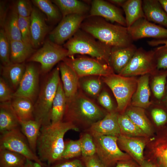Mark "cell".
I'll use <instances>...</instances> for the list:
<instances>
[{
	"mask_svg": "<svg viewBox=\"0 0 167 167\" xmlns=\"http://www.w3.org/2000/svg\"><path fill=\"white\" fill-rule=\"evenodd\" d=\"M70 130L79 131L69 122L62 121L41 126L36 149L37 154L41 162H46L49 166L62 160L65 146L64 136Z\"/></svg>",
	"mask_w": 167,
	"mask_h": 167,
	"instance_id": "6da1fadb",
	"label": "cell"
},
{
	"mask_svg": "<svg viewBox=\"0 0 167 167\" xmlns=\"http://www.w3.org/2000/svg\"><path fill=\"white\" fill-rule=\"evenodd\" d=\"M80 29L111 47H126L133 44L126 27L111 23L100 17L87 16Z\"/></svg>",
	"mask_w": 167,
	"mask_h": 167,
	"instance_id": "7a4b0ae2",
	"label": "cell"
},
{
	"mask_svg": "<svg viewBox=\"0 0 167 167\" xmlns=\"http://www.w3.org/2000/svg\"><path fill=\"white\" fill-rule=\"evenodd\" d=\"M107 113L92 101L80 97L76 101L67 100L62 121L71 122L79 131H86Z\"/></svg>",
	"mask_w": 167,
	"mask_h": 167,
	"instance_id": "3957f363",
	"label": "cell"
},
{
	"mask_svg": "<svg viewBox=\"0 0 167 167\" xmlns=\"http://www.w3.org/2000/svg\"><path fill=\"white\" fill-rule=\"evenodd\" d=\"M64 47L68 51V57L86 54L110 65L112 47L80 28L64 44Z\"/></svg>",
	"mask_w": 167,
	"mask_h": 167,
	"instance_id": "277c9868",
	"label": "cell"
},
{
	"mask_svg": "<svg viewBox=\"0 0 167 167\" xmlns=\"http://www.w3.org/2000/svg\"><path fill=\"white\" fill-rule=\"evenodd\" d=\"M59 66L55 68L44 81L34 105V120L42 126L51 124L50 113L53 102L60 81Z\"/></svg>",
	"mask_w": 167,
	"mask_h": 167,
	"instance_id": "5b68a950",
	"label": "cell"
},
{
	"mask_svg": "<svg viewBox=\"0 0 167 167\" xmlns=\"http://www.w3.org/2000/svg\"><path fill=\"white\" fill-rule=\"evenodd\" d=\"M137 79L136 76L125 77L114 73L104 77V82L112 90L116 98V110L119 113H124L130 105L137 88Z\"/></svg>",
	"mask_w": 167,
	"mask_h": 167,
	"instance_id": "8992f818",
	"label": "cell"
},
{
	"mask_svg": "<svg viewBox=\"0 0 167 167\" xmlns=\"http://www.w3.org/2000/svg\"><path fill=\"white\" fill-rule=\"evenodd\" d=\"M96 148V154L105 167H113L120 161L131 160L118 143V137L91 133Z\"/></svg>",
	"mask_w": 167,
	"mask_h": 167,
	"instance_id": "52a82bcc",
	"label": "cell"
},
{
	"mask_svg": "<svg viewBox=\"0 0 167 167\" xmlns=\"http://www.w3.org/2000/svg\"><path fill=\"white\" fill-rule=\"evenodd\" d=\"M68 56V51L66 48L49 40L45 41L28 61L40 63L41 72L45 73L56 63L63 60Z\"/></svg>",
	"mask_w": 167,
	"mask_h": 167,
	"instance_id": "ba28073f",
	"label": "cell"
},
{
	"mask_svg": "<svg viewBox=\"0 0 167 167\" xmlns=\"http://www.w3.org/2000/svg\"><path fill=\"white\" fill-rule=\"evenodd\" d=\"M0 148L6 149L16 152L24 156L27 159L45 166L37 154L32 150L20 128L0 135Z\"/></svg>",
	"mask_w": 167,
	"mask_h": 167,
	"instance_id": "9c48e42d",
	"label": "cell"
},
{
	"mask_svg": "<svg viewBox=\"0 0 167 167\" xmlns=\"http://www.w3.org/2000/svg\"><path fill=\"white\" fill-rule=\"evenodd\" d=\"M154 50L147 51L137 48L127 66L118 74L125 77H135L151 74L156 68Z\"/></svg>",
	"mask_w": 167,
	"mask_h": 167,
	"instance_id": "30bf717a",
	"label": "cell"
},
{
	"mask_svg": "<svg viewBox=\"0 0 167 167\" xmlns=\"http://www.w3.org/2000/svg\"><path fill=\"white\" fill-rule=\"evenodd\" d=\"M70 57L63 61L72 68L78 76L98 75L105 77L113 73L110 65L105 62L96 59Z\"/></svg>",
	"mask_w": 167,
	"mask_h": 167,
	"instance_id": "8fae6325",
	"label": "cell"
},
{
	"mask_svg": "<svg viewBox=\"0 0 167 167\" xmlns=\"http://www.w3.org/2000/svg\"><path fill=\"white\" fill-rule=\"evenodd\" d=\"M87 15L72 14L62 17L58 25L49 35V40L61 45L71 38L80 28Z\"/></svg>",
	"mask_w": 167,
	"mask_h": 167,
	"instance_id": "7c38bea8",
	"label": "cell"
},
{
	"mask_svg": "<svg viewBox=\"0 0 167 167\" xmlns=\"http://www.w3.org/2000/svg\"><path fill=\"white\" fill-rule=\"evenodd\" d=\"M39 74L38 69L33 64L27 65L19 85L14 92L13 96L26 97L34 103L39 91Z\"/></svg>",
	"mask_w": 167,
	"mask_h": 167,
	"instance_id": "4fadbf2b",
	"label": "cell"
},
{
	"mask_svg": "<svg viewBox=\"0 0 167 167\" xmlns=\"http://www.w3.org/2000/svg\"><path fill=\"white\" fill-rule=\"evenodd\" d=\"M146 146L150 161L159 167H167V126L149 138Z\"/></svg>",
	"mask_w": 167,
	"mask_h": 167,
	"instance_id": "5bb4252c",
	"label": "cell"
},
{
	"mask_svg": "<svg viewBox=\"0 0 167 167\" xmlns=\"http://www.w3.org/2000/svg\"><path fill=\"white\" fill-rule=\"evenodd\" d=\"M127 29L133 41L146 37L167 39V28L150 22L145 18L139 19Z\"/></svg>",
	"mask_w": 167,
	"mask_h": 167,
	"instance_id": "9a60e30c",
	"label": "cell"
},
{
	"mask_svg": "<svg viewBox=\"0 0 167 167\" xmlns=\"http://www.w3.org/2000/svg\"><path fill=\"white\" fill-rule=\"evenodd\" d=\"M88 16H98L112 22H116L126 27L125 17L122 10L108 1L103 0H93Z\"/></svg>",
	"mask_w": 167,
	"mask_h": 167,
	"instance_id": "2e32d148",
	"label": "cell"
},
{
	"mask_svg": "<svg viewBox=\"0 0 167 167\" xmlns=\"http://www.w3.org/2000/svg\"><path fill=\"white\" fill-rule=\"evenodd\" d=\"M149 137H133L122 135L118 137L117 143L121 150L125 151L140 166L145 158L144 150Z\"/></svg>",
	"mask_w": 167,
	"mask_h": 167,
	"instance_id": "e0dca14e",
	"label": "cell"
},
{
	"mask_svg": "<svg viewBox=\"0 0 167 167\" xmlns=\"http://www.w3.org/2000/svg\"><path fill=\"white\" fill-rule=\"evenodd\" d=\"M45 16L40 10L33 8L30 15L31 44L34 48L39 47L43 42L49 28L46 22Z\"/></svg>",
	"mask_w": 167,
	"mask_h": 167,
	"instance_id": "ac0fdd59",
	"label": "cell"
},
{
	"mask_svg": "<svg viewBox=\"0 0 167 167\" xmlns=\"http://www.w3.org/2000/svg\"><path fill=\"white\" fill-rule=\"evenodd\" d=\"M118 114L116 110L108 112L87 131L92 134L118 137L121 135L118 121Z\"/></svg>",
	"mask_w": 167,
	"mask_h": 167,
	"instance_id": "d6986e66",
	"label": "cell"
},
{
	"mask_svg": "<svg viewBox=\"0 0 167 167\" xmlns=\"http://www.w3.org/2000/svg\"><path fill=\"white\" fill-rule=\"evenodd\" d=\"M150 76V74H146L138 78L137 88L132 97L130 105L145 109L152 104L150 100L151 93Z\"/></svg>",
	"mask_w": 167,
	"mask_h": 167,
	"instance_id": "ffe728a7",
	"label": "cell"
},
{
	"mask_svg": "<svg viewBox=\"0 0 167 167\" xmlns=\"http://www.w3.org/2000/svg\"><path fill=\"white\" fill-rule=\"evenodd\" d=\"M137 48L133 44L126 47H112L109 62L113 71L119 74L128 64Z\"/></svg>",
	"mask_w": 167,
	"mask_h": 167,
	"instance_id": "44dd1931",
	"label": "cell"
},
{
	"mask_svg": "<svg viewBox=\"0 0 167 167\" xmlns=\"http://www.w3.org/2000/svg\"><path fill=\"white\" fill-rule=\"evenodd\" d=\"M142 7L146 19L167 28V13L158 0H142Z\"/></svg>",
	"mask_w": 167,
	"mask_h": 167,
	"instance_id": "7402d4cb",
	"label": "cell"
},
{
	"mask_svg": "<svg viewBox=\"0 0 167 167\" xmlns=\"http://www.w3.org/2000/svg\"><path fill=\"white\" fill-rule=\"evenodd\" d=\"M64 92L67 100L72 99L76 92L78 76L67 63L61 62L59 66Z\"/></svg>",
	"mask_w": 167,
	"mask_h": 167,
	"instance_id": "603a6c76",
	"label": "cell"
},
{
	"mask_svg": "<svg viewBox=\"0 0 167 167\" xmlns=\"http://www.w3.org/2000/svg\"><path fill=\"white\" fill-rule=\"evenodd\" d=\"M20 128V121L13 110L11 101L0 103V135Z\"/></svg>",
	"mask_w": 167,
	"mask_h": 167,
	"instance_id": "cb8c5ba5",
	"label": "cell"
},
{
	"mask_svg": "<svg viewBox=\"0 0 167 167\" xmlns=\"http://www.w3.org/2000/svg\"><path fill=\"white\" fill-rule=\"evenodd\" d=\"M124 113L148 137L153 135V127L146 115L145 109L130 105Z\"/></svg>",
	"mask_w": 167,
	"mask_h": 167,
	"instance_id": "d4e9b609",
	"label": "cell"
},
{
	"mask_svg": "<svg viewBox=\"0 0 167 167\" xmlns=\"http://www.w3.org/2000/svg\"><path fill=\"white\" fill-rule=\"evenodd\" d=\"M26 67V66L23 63H12L6 66H1L2 77L15 91L17 88L23 77Z\"/></svg>",
	"mask_w": 167,
	"mask_h": 167,
	"instance_id": "484cf974",
	"label": "cell"
},
{
	"mask_svg": "<svg viewBox=\"0 0 167 167\" xmlns=\"http://www.w3.org/2000/svg\"><path fill=\"white\" fill-rule=\"evenodd\" d=\"M11 104L20 121L34 120V103L30 99L24 97L14 96Z\"/></svg>",
	"mask_w": 167,
	"mask_h": 167,
	"instance_id": "4316f807",
	"label": "cell"
},
{
	"mask_svg": "<svg viewBox=\"0 0 167 167\" xmlns=\"http://www.w3.org/2000/svg\"><path fill=\"white\" fill-rule=\"evenodd\" d=\"M51 1L58 8L62 17L72 14L86 15L90 10L88 4L78 0H54Z\"/></svg>",
	"mask_w": 167,
	"mask_h": 167,
	"instance_id": "83f0119b",
	"label": "cell"
},
{
	"mask_svg": "<svg viewBox=\"0 0 167 167\" xmlns=\"http://www.w3.org/2000/svg\"><path fill=\"white\" fill-rule=\"evenodd\" d=\"M67 99L62 84L59 82L54 99L50 113L51 124H55L62 122L66 105Z\"/></svg>",
	"mask_w": 167,
	"mask_h": 167,
	"instance_id": "f1b7e54d",
	"label": "cell"
},
{
	"mask_svg": "<svg viewBox=\"0 0 167 167\" xmlns=\"http://www.w3.org/2000/svg\"><path fill=\"white\" fill-rule=\"evenodd\" d=\"M12 63H23L36 51L32 46L22 41H10Z\"/></svg>",
	"mask_w": 167,
	"mask_h": 167,
	"instance_id": "f546056e",
	"label": "cell"
},
{
	"mask_svg": "<svg viewBox=\"0 0 167 167\" xmlns=\"http://www.w3.org/2000/svg\"><path fill=\"white\" fill-rule=\"evenodd\" d=\"M41 127V123L35 120L20 121V130L32 150L36 154L37 143Z\"/></svg>",
	"mask_w": 167,
	"mask_h": 167,
	"instance_id": "4dcf8cb0",
	"label": "cell"
},
{
	"mask_svg": "<svg viewBox=\"0 0 167 167\" xmlns=\"http://www.w3.org/2000/svg\"><path fill=\"white\" fill-rule=\"evenodd\" d=\"M122 7L125 15L127 28L139 19L145 18L142 7V0H126Z\"/></svg>",
	"mask_w": 167,
	"mask_h": 167,
	"instance_id": "1f68e13d",
	"label": "cell"
},
{
	"mask_svg": "<svg viewBox=\"0 0 167 167\" xmlns=\"http://www.w3.org/2000/svg\"><path fill=\"white\" fill-rule=\"evenodd\" d=\"M150 74L153 76L151 89L157 100L156 102H162L166 92L167 70L155 71Z\"/></svg>",
	"mask_w": 167,
	"mask_h": 167,
	"instance_id": "d6a6232c",
	"label": "cell"
},
{
	"mask_svg": "<svg viewBox=\"0 0 167 167\" xmlns=\"http://www.w3.org/2000/svg\"><path fill=\"white\" fill-rule=\"evenodd\" d=\"M118 121L121 135L130 137H149L124 113H119Z\"/></svg>",
	"mask_w": 167,
	"mask_h": 167,
	"instance_id": "836d02e7",
	"label": "cell"
},
{
	"mask_svg": "<svg viewBox=\"0 0 167 167\" xmlns=\"http://www.w3.org/2000/svg\"><path fill=\"white\" fill-rule=\"evenodd\" d=\"M19 16L14 8L7 16L2 28L10 41H22L18 25Z\"/></svg>",
	"mask_w": 167,
	"mask_h": 167,
	"instance_id": "e575fe53",
	"label": "cell"
},
{
	"mask_svg": "<svg viewBox=\"0 0 167 167\" xmlns=\"http://www.w3.org/2000/svg\"><path fill=\"white\" fill-rule=\"evenodd\" d=\"M26 160L19 154L0 148V167H21L24 165Z\"/></svg>",
	"mask_w": 167,
	"mask_h": 167,
	"instance_id": "d590c367",
	"label": "cell"
},
{
	"mask_svg": "<svg viewBox=\"0 0 167 167\" xmlns=\"http://www.w3.org/2000/svg\"><path fill=\"white\" fill-rule=\"evenodd\" d=\"M32 2L47 16V20L50 22L59 21L62 16L57 6L51 1L33 0Z\"/></svg>",
	"mask_w": 167,
	"mask_h": 167,
	"instance_id": "8d00e7d4",
	"label": "cell"
},
{
	"mask_svg": "<svg viewBox=\"0 0 167 167\" xmlns=\"http://www.w3.org/2000/svg\"><path fill=\"white\" fill-rule=\"evenodd\" d=\"M151 114L153 122L160 129L167 126V107L163 102H156Z\"/></svg>",
	"mask_w": 167,
	"mask_h": 167,
	"instance_id": "74e56055",
	"label": "cell"
},
{
	"mask_svg": "<svg viewBox=\"0 0 167 167\" xmlns=\"http://www.w3.org/2000/svg\"><path fill=\"white\" fill-rule=\"evenodd\" d=\"M82 156L80 140H69L65 141L62 160L76 158Z\"/></svg>",
	"mask_w": 167,
	"mask_h": 167,
	"instance_id": "f35d334b",
	"label": "cell"
},
{
	"mask_svg": "<svg viewBox=\"0 0 167 167\" xmlns=\"http://www.w3.org/2000/svg\"><path fill=\"white\" fill-rule=\"evenodd\" d=\"M80 140L82 157L92 156L96 154V148L92 136L88 131L82 134L79 139Z\"/></svg>",
	"mask_w": 167,
	"mask_h": 167,
	"instance_id": "ab89813d",
	"label": "cell"
},
{
	"mask_svg": "<svg viewBox=\"0 0 167 167\" xmlns=\"http://www.w3.org/2000/svg\"><path fill=\"white\" fill-rule=\"evenodd\" d=\"M10 41L4 30H0V59L3 66H6L11 63L10 59Z\"/></svg>",
	"mask_w": 167,
	"mask_h": 167,
	"instance_id": "60d3db41",
	"label": "cell"
},
{
	"mask_svg": "<svg viewBox=\"0 0 167 167\" xmlns=\"http://www.w3.org/2000/svg\"><path fill=\"white\" fill-rule=\"evenodd\" d=\"M154 50L156 64L155 71L167 70V47L163 45Z\"/></svg>",
	"mask_w": 167,
	"mask_h": 167,
	"instance_id": "b9f144b4",
	"label": "cell"
},
{
	"mask_svg": "<svg viewBox=\"0 0 167 167\" xmlns=\"http://www.w3.org/2000/svg\"><path fill=\"white\" fill-rule=\"evenodd\" d=\"M18 25L22 41L32 45L30 16L28 17H23L19 16Z\"/></svg>",
	"mask_w": 167,
	"mask_h": 167,
	"instance_id": "7bdbcfd3",
	"label": "cell"
},
{
	"mask_svg": "<svg viewBox=\"0 0 167 167\" xmlns=\"http://www.w3.org/2000/svg\"><path fill=\"white\" fill-rule=\"evenodd\" d=\"M14 8L19 16L28 17L30 16L33 8L29 1L19 0L16 2Z\"/></svg>",
	"mask_w": 167,
	"mask_h": 167,
	"instance_id": "ee69618b",
	"label": "cell"
},
{
	"mask_svg": "<svg viewBox=\"0 0 167 167\" xmlns=\"http://www.w3.org/2000/svg\"><path fill=\"white\" fill-rule=\"evenodd\" d=\"M8 83L2 77L0 78V103L10 102L13 96L14 92Z\"/></svg>",
	"mask_w": 167,
	"mask_h": 167,
	"instance_id": "f6af8a7d",
	"label": "cell"
},
{
	"mask_svg": "<svg viewBox=\"0 0 167 167\" xmlns=\"http://www.w3.org/2000/svg\"><path fill=\"white\" fill-rule=\"evenodd\" d=\"M82 86L84 90L92 96H96L99 92L101 84L98 79H91L84 81Z\"/></svg>",
	"mask_w": 167,
	"mask_h": 167,
	"instance_id": "bcb514c9",
	"label": "cell"
},
{
	"mask_svg": "<svg viewBox=\"0 0 167 167\" xmlns=\"http://www.w3.org/2000/svg\"><path fill=\"white\" fill-rule=\"evenodd\" d=\"M48 167H86L82 158H74L60 160Z\"/></svg>",
	"mask_w": 167,
	"mask_h": 167,
	"instance_id": "7dc6e473",
	"label": "cell"
},
{
	"mask_svg": "<svg viewBox=\"0 0 167 167\" xmlns=\"http://www.w3.org/2000/svg\"><path fill=\"white\" fill-rule=\"evenodd\" d=\"M98 101L100 104L109 112L115 111L111 99L107 92L103 91L101 92L99 96Z\"/></svg>",
	"mask_w": 167,
	"mask_h": 167,
	"instance_id": "c3c4849f",
	"label": "cell"
},
{
	"mask_svg": "<svg viewBox=\"0 0 167 167\" xmlns=\"http://www.w3.org/2000/svg\"><path fill=\"white\" fill-rule=\"evenodd\" d=\"M86 167H105L96 154L90 157H82Z\"/></svg>",
	"mask_w": 167,
	"mask_h": 167,
	"instance_id": "681fc988",
	"label": "cell"
},
{
	"mask_svg": "<svg viewBox=\"0 0 167 167\" xmlns=\"http://www.w3.org/2000/svg\"><path fill=\"white\" fill-rule=\"evenodd\" d=\"M113 167H140V166L131 160L119 161Z\"/></svg>",
	"mask_w": 167,
	"mask_h": 167,
	"instance_id": "f907efd6",
	"label": "cell"
},
{
	"mask_svg": "<svg viewBox=\"0 0 167 167\" xmlns=\"http://www.w3.org/2000/svg\"><path fill=\"white\" fill-rule=\"evenodd\" d=\"M0 26L2 28L7 16H6V8L4 3H0Z\"/></svg>",
	"mask_w": 167,
	"mask_h": 167,
	"instance_id": "816d5d0a",
	"label": "cell"
},
{
	"mask_svg": "<svg viewBox=\"0 0 167 167\" xmlns=\"http://www.w3.org/2000/svg\"><path fill=\"white\" fill-rule=\"evenodd\" d=\"M148 44L151 46H155L163 45L167 47V39H154L147 41Z\"/></svg>",
	"mask_w": 167,
	"mask_h": 167,
	"instance_id": "f5cc1de1",
	"label": "cell"
},
{
	"mask_svg": "<svg viewBox=\"0 0 167 167\" xmlns=\"http://www.w3.org/2000/svg\"><path fill=\"white\" fill-rule=\"evenodd\" d=\"M24 165L25 167H45L37 162L27 159Z\"/></svg>",
	"mask_w": 167,
	"mask_h": 167,
	"instance_id": "db71d44e",
	"label": "cell"
},
{
	"mask_svg": "<svg viewBox=\"0 0 167 167\" xmlns=\"http://www.w3.org/2000/svg\"><path fill=\"white\" fill-rule=\"evenodd\" d=\"M140 167H159L156 164L149 160L145 159Z\"/></svg>",
	"mask_w": 167,
	"mask_h": 167,
	"instance_id": "11a10c76",
	"label": "cell"
},
{
	"mask_svg": "<svg viewBox=\"0 0 167 167\" xmlns=\"http://www.w3.org/2000/svg\"><path fill=\"white\" fill-rule=\"evenodd\" d=\"M126 0H109L107 1L113 5L122 7Z\"/></svg>",
	"mask_w": 167,
	"mask_h": 167,
	"instance_id": "9f6ffc18",
	"label": "cell"
},
{
	"mask_svg": "<svg viewBox=\"0 0 167 167\" xmlns=\"http://www.w3.org/2000/svg\"><path fill=\"white\" fill-rule=\"evenodd\" d=\"M163 8L167 13V0H158Z\"/></svg>",
	"mask_w": 167,
	"mask_h": 167,
	"instance_id": "6f0895ef",
	"label": "cell"
},
{
	"mask_svg": "<svg viewBox=\"0 0 167 167\" xmlns=\"http://www.w3.org/2000/svg\"><path fill=\"white\" fill-rule=\"evenodd\" d=\"M162 102H163L167 107V89L166 90L165 96Z\"/></svg>",
	"mask_w": 167,
	"mask_h": 167,
	"instance_id": "680465c9",
	"label": "cell"
},
{
	"mask_svg": "<svg viewBox=\"0 0 167 167\" xmlns=\"http://www.w3.org/2000/svg\"><path fill=\"white\" fill-rule=\"evenodd\" d=\"M166 90L167 89V82L166 84Z\"/></svg>",
	"mask_w": 167,
	"mask_h": 167,
	"instance_id": "91938a15",
	"label": "cell"
},
{
	"mask_svg": "<svg viewBox=\"0 0 167 167\" xmlns=\"http://www.w3.org/2000/svg\"><path fill=\"white\" fill-rule=\"evenodd\" d=\"M21 167H25V165H23V166H21Z\"/></svg>",
	"mask_w": 167,
	"mask_h": 167,
	"instance_id": "94428289",
	"label": "cell"
}]
</instances>
